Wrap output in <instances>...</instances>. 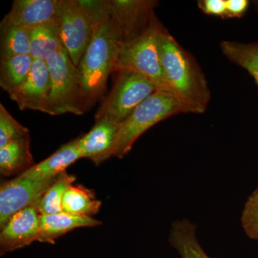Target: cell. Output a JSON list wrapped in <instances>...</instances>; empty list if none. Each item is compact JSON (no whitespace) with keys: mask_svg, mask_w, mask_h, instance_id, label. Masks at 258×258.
Wrapping results in <instances>:
<instances>
[{"mask_svg":"<svg viewBox=\"0 0 258 258\" xmlns=\"http://www.w3.org/2000/svg\"><path fill=\"white\" fill-rule=\"evenodd\" d=\"M0 51L1 57L30 55V30L5 16L0 24Z\"/></svg>","mask_w":258,"mask_h":258,"instance_id":"d6986e66","label":"cell"},{"mask_svg":"<svg viewBox=\"0 0 258 258\" xmlns=\"http://www.w3.org/2000/svg\"><path fill=\"white\" fill-rule=\"evenodd\" d=\"M252 4L254 5V9H255V11L257 12L258 15V0L257 1H252Z\"/></svg>","mask_w":258,"mask_h":258,"instance_id":"83f0119b","label":"cell"},{"mask_svg":"<svg viewBox=\"0 0 258 258\" xmlns=\"http://www.w3.org/2000/svg\"><path fill=\"white\" fill-rule=\"evenodd\" d=\"M188 113H200L174 93L158 90L118 124L113 157L123 159L132 150L137 139L161 120Z\"/></svg>","mask_w":258,"mask_h":258,"instance_id":"3957f363","label":"cell"},{"mask_svg":"<svg viewBox=\"0 0 258 258\" xmlns=\"http://www.w3.org/2000/svg\"><path fill=\"white\" fill-rule=\"evenodd\" d=\"M199 9L204 14L226 19L227 4L226 0H200L198 3Z\"/></svg>","mask_w":258,"mask_h":258,"instance_id":"484cf974","label":"cell"},{"mask_svg":"<svg viewBox=\"0 0 258 258\" xmlns=\"http://www.w3.org/2000/svg\"><path fill=\"white\" fill-rule=\"evenodd\" d=\"M112 28L119 47L135 40L155 17V0H108Z\"/></svg>","mask_w":258,"mask_h":258,"instance_id":"ba28073f","label":"cell"},{"mask_svg":"<svg viewBox=\"0 0 258 258\" xmlns=\"http://www.w3.org/2000/svg\"><path fill=\"white\" fill-rule=\"evenodd\" d=\"M76 176L63 171L57 176L46 192L39 202L38 208L40 215H50L62 212V203L64 193L71 185L76 181Z\"/></svg>","mask_w":258,"mask_h":258,"instance_id":"603a6c76","label":"cell"},{"mask_svg":"<svg viewBox=\"0 0 258 258\" xmlns=\"http://www.w3.org/2000/svg\"><path fill=\"white\" fill-rule=\"evenodd\" d=\"M50 94V77L46 61L34 60L25 82L8 96L22 111L33 110L52 115Z\"/></svg>","mask_w":258,"mask_h":258,"instance_id":"30bf717a","label":"cell"},{"mask_svg":"<svg viewBox=\"0 0 258 258\" xmlns=\"http://www.w3.org/2000/svg\"><path fill=\"white\" fill-rule=\"evenodd\" d=\"M45 61L50 73L52 115L84 114L79 71L67 51L63 47L51 54Z\"/></svg>","mask_w":258,"mask_h":258,"instance_id":"8992f818","label":"cell"},{"mask_svg":"<svg viewBox=\"0 0 258 258\" xmlns=\"http://www.w3.org/2000/svg\"><path fill=\"white\" fill-rule=\"evenodd\" d=\"M34 164L30 136L0 148V173L5 176L20 175Z\"/></svg>","mask_w":258,"mask_h":258,"instance_id":"e0dca14e","label":"cell"},{"mask_svg":"<svg viewBox=\"0 0 258 258\" xmlns=\"http://www.w3.org/2000/svg\"><path fill=\"white\" fill-rule=\"evenodd\" d=\"M164 28L155 15L140 36L120 47L115 72L120 70L135 71L151 80L159 89L174 93L164 76L159 55V35Z\"/></svg>","mask_w":258,"mask_h":258,"instance_id":"277c9868","label":"cell"},{"mask_svg":"<svg viewBox=\"0 0 258 258\" xmlns=\"http://www.w3.org/2000/svg\"><path fill=\"white\" fill-rule=\"evenodd\" d=\"M116 73L113 88L97 110L95 122L108 120L119 124L159 89L151 80L135 71L120 70Z\"/></svg>","mask_w":258,"mask_h":258,"instance_id":"5b68a950","label":"cell"},{"mask_svg":"<svg viewBox=\"0 0 258 258\" xmlns=\"http://www.w3.org/2000/svg\"><path fill=\"white\" fill-rule=\"evenodd\" d=\"M118 124L108 120L95 122L87 134L78 138L81 159H88L100 165L113 157Z\"/></svg>","mask_w":258,"mask_h":258,"instance_id":"7c38bea8","label":"cell"},{"mask_svg":"<svg viewBox=\"0 0 258 258\" xmlns=\"http://www.w3.org/2000/svg\"><path fill=\"white\" fill-rule=\"evenodd\" d=\"M80 159L81 157L77 138L61 146L50 157L32 166L19 176L37 180L57 177Z\"/></svg>","mask_w":258,"mask_h":258,"instance_id":"5bb4252c","label":"cell"},{"mask_svg":"<svg viewBox=\"0 0 258 258\" xmlns=\"http://www.w3.org/2000/svg\"><path fill=\"white\" fill-rule=\"evenodd\" d=\"M226 19L241 18L247 13L249 6L248 0H226Z\"/></svg>","mask_w":258,"mask_h":258,"instance_id":"4316f807","label":"cell"},{"mask_svg":"<svg viewBox=\"0 0 258 258\" xmlns=\"http://www.w3.org/2000/svg\"><path fill=\"white\" fill-rule=\"evenodd\" d=\"M29 129L19 123L3 103H0V148L29 137Z\"/></svg>","mask_w":258,"mask_h":258,"instance_id":"cb8c5ba5","label":"cell"},{"mask_svg":"<svg viewBox=\"0 0 258 258\" xmlns=\"http://www.w3.org/2000/svg\"><path fill=\"white\" fill-rule=\"evenodd\" d=\"M57 25L62 46L78 67L92 40V20L79 0H61Z\"/></svg>","mask_w":258,"mask_h":258,"instance_id":"52a82bcc","label":"cell"},{"mask_svg":"<svg viewBox=\"0 0 258 258\" xmlns=\"http://www.w3.org/2000/svg\"><path fill=\"white\" fill-rule=\"evenodd\" d=\"M62 48L57 22L30 30V55L34 60H45L51 54Z\"/></svg>","mask_w":258,"mask_h":258,"instance_id":"44dd1931","label":"cell"},{"mask_svg":"<svg viewBox=\"0 0 258 258\" xmlns=\"http://www.w3.org/2000/svg\"><path fill=\"white\" fill-rule=\"evenodd\" d=\"M168 240L181 258H210L199 242L196 224L189 219H178L171 223Z\"/></svg>","mask_w":258,"mask_h":258,"instance_id":"2e32d148","label":"cell"},{"mask_svg":"<svg viewBox=\"0 0 258 258\" xmlns=\"http://www.w3.org/2000/svg\"><path fill=\"white\" fill-rule=\"evenodd\" d=\"M39 202L15 213L1 229V255L23 248L38 240L41 216Z\"/></svg>","mask_w":258,"mask_h":258,"instance_id":"8fae6325","label":"cell"},{"mask_svg":"<svg viewBox=\"0 0 258 258\" xmlns=\"http://www.w3.org/2000/svg\"><path fill=\"white\" fill-rule=\"evenodd\" d=\"M241 225L244 233L254 240H258V191H253L244 204Z\"/></svg>","mask_w":258,"mask_h":258,"instance_id":"d4e9b609","label":"cell"},{"mask_svg":"<svg viewBox=\"0 0 258 258\" xmlns=\"http://www.w3.org/2000/svg\"><path fill=\"white\" fill-rule=\"evenodd\" d=\"M101 224L93 217L76 216L64 212L41 215L37 241L54 244L57 238L75 229L96 227Z\"/></svg>","mask_w":258,"mask_h":258,"instance_id":"9a60e30c","label":"cell"},{"mask_svg":"<svg viewBox=\"0 0 258 258\" xmlns=\"http://www.w3.org/2000/svg\"><path fill=\"white\" fill-rule=\"evenodd\" d=\"M34 59L30 55L1 57L0 86L9 93L20 87L31 71Z\"/></svg>","mask_w":258,"mask_h":258,"instance_id":"ffe728a7","label":"cell"},{"mask_svg":"<svg viewBox=\"0 0 258 258\" xmlns=\"http://www.w3.org/2000/svg\"><path fill=\"white\" fill-rule=\"evenodd\" d=\"M57 177L37 180L18 176L2 182L0 228H3L15 213L38 203Z\"/></svg>","mask_w":258,"mask_h":258,"instance_id":"9c48e42d","label":"cell"},{"mask_svg":"<svg viewBox=\"0 0 258 258\" xmlns=\"http://www.w3.org/2000/svg\"><path fill=\"white\" fill-rule=\"evenodd\" d=\"M61 0H15L5 15L13 23L32 30L40 25L57 22Z\"/></svg>","mask_w":258,"mask_h":258,"instance_id":"4fadbf2b","label":"cell"},{"mask_svg":"<svg viewBox=\"0 0 258 258\" xmlns=\"http://www.w3.org/2000/svg\"><path fill=\"white\" fill-rule=\"evenodd\" d=\"M220 49L229 60L245 70L258 86V42L222 41Z\"/></svg>","mask_w":258,"mask_h":258,"instance_id":"7402d4cb","label":"cell"},{"mask_svg":"<svg viewBox=\"0 0 258 258\" xmlns=\"http://www.w3.org/2000/svg\"><path fill=\"white\" fill-rule=\"evenodd\" d=\"M94 26L92 40L77 69L85 113L101 99L115 72L120 47L113 33L108 0H79Z\"/></svg>","mask_w":258,"mask_h":258,"instance_id":"6da1fadb","label":"cell"},{"mask_svg":"<svg viewBox=\"0 0 258 258\" xmlns=\"http://www.w3.org/2000/svg\"><path fill=\"white\" fill-rule=\"evenodd\" d=\"M159 50L164 76L173 92L199 113H204L211 99V93L193 56L165 28L159 35Z\"/></svg>","mask_w":258,"mask_h":258,"instance_id":"7a4b0ae2","label":"cell"},{"mask_svg":"<svg viewBox=\"0 0 258 258\" xmlns=\"http://www.w3.org/2000/svg\"><path fill=\"white\" fill-rule=\"evenodd\" d=\"M254 191H258V185H257V187H256V189H254Z\"/></svg>","mask_w":258,"mask_h":258,"instance_id":"f1b7e54d","label":"cell"},{"mask_svg":"<svg viewBox=\"0 0 258 258\" xmlns=\"http://www.w3.org/2000/svg\"><path fill=\"white\" fill-rule=\"evenodd\" d=\"M101 204L93 190L83 185L72 184L64 193L62 212L76 216L93 217L99 212Z\"/></svg>","mask_w":258,"mask_h":258,"instance_id":"ac0fdd59","label":"cell"}]
</instances>
